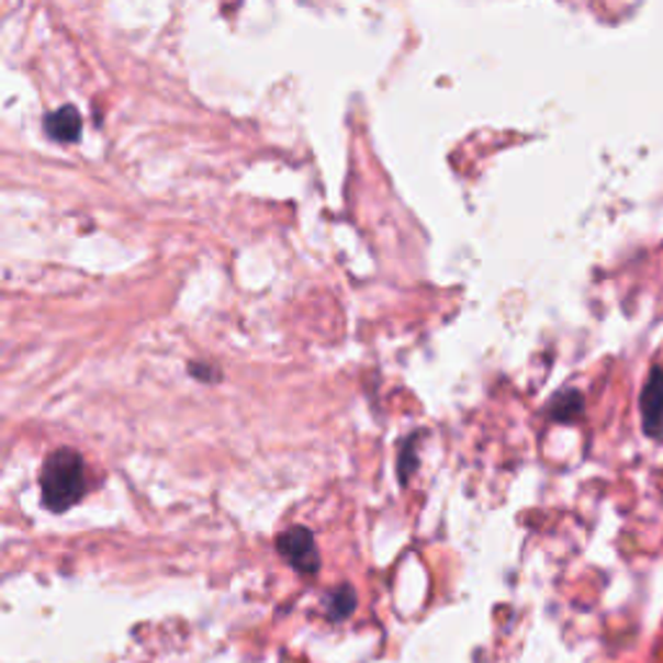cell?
Returning a JSON list of instances; mask_svg holds the SVG:
<instances>
[{
	"label": "cell",
	"mask_w": 663,
	"mask_h": 663,
	"mask_svg": "<svg viewBox=\"0 0 663 663\" xmlns=\"http://www.w3.org/2000/svg\"><path fill=\"white\" fill-rule=\"evenodd\" d=\"M42 503L55 514L76 506L86 493V467L81 453L74 449H57L49 453L40 472Z\"/></svg>",
	"instance_id": "6da1fadb"
},
{
	"label": "cell",
	"mask_w": 663,
	"mask_h": 663,
	"mask_svg": "<svg viewBox=\"0 0 663 663\" xmlns=\"http://www.w3.org/2000/svg\"><path fill=\"white\" fill-rule=\"evenodd\" d=\"M278 552L280 558H283L291 568H295L299 573L308 575L319 571V550H316L312 531L304 529V526L285 529L283 535L278 537Z\"/></svg>",
	"instance_id": "7a4b0ae2"
},
{
	"label": "cell",
	"mask_w": 663,
	"mask_h": 663,
	"mask_svg": "<svg viewBox=\"0 0 663 663\" xmlns=\"http://www.w3.org/2000/svg\"><path fill=\"white\" fill-rule=\"evenodd\" d=\"M45 130L57 143H76L81 138V114L76 106H60V110L47 114Z\"/></svg>",
	"instance_id": "3957f363"
},
{
	"label": "cell",
	"mask_w": 663,
	"mask_h": 663,
	"mask_svg": "<svg viewBox=\"0 0 663 663\" xmlns=\"http://www.w3.org/2000/svg\"><path fill=\"white\" fill-rule=\"evenodd\" d=\"M352 609H356V596H352V591L350 588L337 591L335 602H332V607H329V615L335 619H345Z\"/></svg>",
	"instance_id": "277c9868"
}]
</instances>
